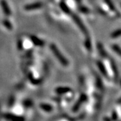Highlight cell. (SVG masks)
Masks as SVG:
<instances>
[{"mask_svg":"<svg viewBox=\"0 0 121 121\" xmlns=\"http://www.w3.org/2000/svg\"><path fill=\"white\" fill-rule=\"evenodd\" d=\"M31 40L34 43V44H36V45H37V46H42L43 44V42L40 39L36 38V37H35V36H32L31 37Z\"/></svg>","mask_w":121,"mask_h":121,"instance_id":"obj_5","label":"cell"},{"mask_svg":"<svg viewBox=\"0 0 121 121\" xmlns=\"http://www.w3.org/2000/svg\"><path fill=\"white\" fill-rule=\"evenodd\" d=\"M0 5H1V9H2L5 15L7 16H10L12 15V11L9 7L8 2L5 0H1L0 1Z\"/></svg>","mask_w":121,"mask_h":121,"instance_id":"obj_1","label":"cell"},{"mask_svg":"<svg viewBox=\"0 0 121 121\" xmlns=\"http://www.w3.org/2000/svg\"><path fill=\"white\" fill-rule=\"evenodd\" d=\"M3 24L9 30H12V28H13V26H12V23L9 22V20L8 19H4L3 20Z\"/></svg>","mask_w":121,"mask_h":121,"instance_id":"obj_4","label":"cell"},{"mask_svg":"<svg viewBox=\"0 0 121 121\" xmlns=\"http://www.w3.org/2000/svg\"><path fill=\"white\" fill-rule=\"evenodd\" d=\"M114 49L117 52H118L120 55H121V48L118 47L117 46H114Z\"/></svg>","mask_w":121,"mask_h":121,"instance_id":"obj_8","label":"cell"},{"mask_svg":"<svg viewBox=\"0 0 121 121\" xmlns=\"http://www.w3.org/2000/svg\"><path fill=\"white\" fill-rule=\"evenodd\" d=\"M43 6V4L40 2H36L34 4H31L29 5H26L24 7V9L28 11L33 10V9H36L40 8Z\"/></svg>","mask_w":121,"mask_h":121,"instance_id":"obj_3","label":"cell"},{"mask_svg":"<svg viewBox=\"0 0 121 121\" xmlns=\"http://www.w3.org/2000/svg\"><path fill=\"white\" fill-rule=\"evenodd\" d=\"M41 108H43V110H51L52 108H51V106H49V105H47V104H42L41 106Z\"/></svg>","mask_w":121,"mask_h":121,"instance_id":"obj_6","label":"cell"},{"mask_svg":"<svg viewBox=\"0 0 121 121\" xmlns=\"http://www.w3.org/2000/svg\"><path fill=\"white\" fill-rule=\"evenodd\" d=\"M51 50H52L53 52L55 54V55L58 58V59L60 60V62L63 64V65H67V61L65 59H64V57L62 56L61 55H60V52H59V51H58V49H57V48L55 46V45H51Z\"/></svg>","mask_w":121,"mask_h":121,"instance_id":"obj_2","label":"cell"},{"mask_svg":"<svg viewBox=\"0 0 121 121\" xmlns=\"http://www.w3.org/2000/svg\"><path fill=\"white\" fill-rule=\"evenodd\" d=\"M69 88H63V87H61V88H58L57 89V91L58 92H60V93H62V92H67V91H69Z\"/></svg>","mask_w":121,"mask_h":121,"instance_id":"obj_7","label":"cell"}]
</instances>
